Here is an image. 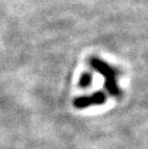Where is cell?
Listing matches in <instances>:
<instances>
[{
  "label": "cell",
  "mask_w": 148,
  "mask_h": 149,
  "mask_svg": "<svg viewBox=\"0 0 148 149\" xmlns=\"http://www.w3.org/2000/svg\"><path fill=\"white\" fill-rule=\"evenodd\" d=\"M92 83V74L90 72H84L79 80V86L81 88H88Z\"/></svg>",
  "instance_id": "obj_3"
},
{
  "label": "cell",
  "mask_w": 148,
  "mask_h": 149,
  "mask_svg": "<svg viewBox=\"0 0 148 149\" xmlns=\"http://www.w3.org/2000/svg\"><path fill=\"white\" fill-rule=\"evenodd\" d=\"M107 96L103 91H96L90 95L76 97L73 100V105L77 109H85L92 105H102L106 102Z\"/></svg>",
  "instance_id": "obj_2"
},
{
  "label": "cell",
  "mask_w": 148,
  "mask_h": 149,
  "mask_svg": "<svg viewBox=\"0 0 148 149\" xmlns=\"http://www.w3.org/2000/svg\"><path fill=\"white\" fill-rule=\"evenodd\" d=\"M90 65L91 68L101 74L105 79V88L107 91L113 96H119L121 94V91L116 81V70L111 65L104 62L103 60L97 57H91L90 59Z\"/></svg>",
  "instance_id": "obj_1"
}]
</instances>
